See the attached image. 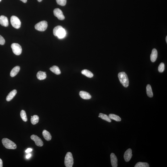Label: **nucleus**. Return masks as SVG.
<instances>
[{
	"label": "nucleus",
	"instance_id": "f8f14e48",
	"mask_svg": "<svg viewBox=\"0 0 167 167\" xmlns=\"http://www.w3.org/2000/svg\"><path fill=\"white\" fill-rule=\"evenodd\" d=\"M0 24L3 26L7 27L9 25V21L7 17L4 16H0Z\"/></svg>",
	"mask_w": 167,
	"mask_h": 167
},
{
	"label": "nucleus",
	"instance_id": "7ed1b4c3",
	"mask_svg": "<svg viewBox=\"0 0 167 167\" xmlns=\"http://www.w3.org/2000/svg\"><path fill=\"white\" fill-rule=\"evenodd\" d=\"M2 143L4 146L9 149H15L17 145L15 143L8 138H4L2 140Z\"/></svg>",
	"mask_w": 167,
	"mask_h": 167
},
{
	"label": "nucleus",
	"instance_id": "393cba45",
	"mask_svg": "<svg viewBox=\"0 0 167 167\" xmlns=\"http://www.w3.org/2000/svg\"><path fill=\"white\" fill-rule=\"evenodd\" d=\"M135 167H149V164L147 162H139L137 163Z\"/></svg>",
	"mask_w": 167,
	"mask_h": 167
},
{
	"label": "nucleus",
	"instance_id": "473e14b6",
	"mask_svg": "<svg viewBox=\"0 0 167 167\" xmlns=\"http://www.w3.org/2000/svg\"><path fill=\"white\" fill-rule=\"evenodd\" d=\"M20 1L24 3H26L27 1V0H20Z\"/></svg>",
	"mask_w": 167,
	"mask_h": 167
},
{
	"label": "nucleus",
	"instance_id": "f3484780",
	"mask_svg": "<svg viewBox=\"0 0 167 167\" xmlns=\"http://www.w3.org/2000/svg\"><path fill=\"white\" fill-rule=\"evenodd\" d=\"M20 67L19 66H16L13 68L10 72V76L12 77H15L18 74L20 70Z\"/></svg>",
	"mask_w": 167,
	"mask_h": 167
},
{
	"label": "nucleus",
	"instance_id": "f03ea898",
	"mask_svg": "<svg viewBox=\"0 0 167 167\" xmlns=\"http://www.w3.org/2000/svg\"><path fill=\"white\" fill-rule=\"evenodd\" d=\"M118 77L121 83L123 86L125 87H127L128 86L129 81L128 77L125 72H122L119 73L118 74Z\"/></svg>",
	"mask_w": 167,
	"mask_h": 167
},
{
	"label": "nucleus",
	"instance_id": "423d86ee",
	"mask_svg": "<svg viewBox=\"0 0 167 167\" xmlns=\"http://www.w3.org/2000/svg\"><path fill=\"white\" fill-rule=\"evenodd\" d=\"M11 23L13 27L16 29H19L21 26V22L19 18L15 16H13L11 18Z\"/></svg>",
	"mask_w": 167,
	"mask_h": 167
},
{
	"label": "nucleus",
	"instance_id": "7c9ffc66",
	"mask_svg": "<svg viewBox=\"0 0 167 167\" xmlns=\"http://www.w3.org/2000/svg\"><path fill=\"white\" fill-rule=\"evenodd\" d=\"M31 154H29L27 155L26 156V158L27 159H29L31 157Z\"/></svg>",
	"mask_w": 167,
	"mask_h": 167
},
{
	"label": "nucleus",
	"instance_id": "1a4fd4ad",
	"mask_svg": "<svg viewBox=\"0 0 167 167\" xmlns=\"http://www.w3.org/2000/svg\"><path fill=\"white\" fill-rule=\"evenodd\" d=\"M53 13L55 16L57 17L60 20H63L65 19L63 12L60 9L58 8L55 9L54 10Z\"/></svg>",
	"mask_w": 167,
	"mask_h": 167
},
{
	"label": "nucleus",
	"instance_id": "9b49d317",
	"mask_svg": "<svg viewBox=\"0 0 167 167\" xmlns=\"http://www.w3.org/2000/svg\"><path fill=\"white\" fill-rule=\"evenodd\" d=\"M110 161L112 166L113 167L118 166V159L115 154L112 153L110 155Z\"/></svg>",
	"mask_w": 167,
	"mask_h": 167
},
{
	"label": "nucleus",
	"instance_id": "39448f33",
	"mask_svg": "<svg viewBox=\"0 0 167 167\" xmlns=\"http://www.w3.org/2000/svg\"><path fill=\"white\" fill-rule=\"evenodd\" d=\"M48 24L46 21H42L37 24L35 26V28L38 31H45L47 27Z\"/></svg>",
	"mask_w": 167,
	"mask_h": 167
},
{
	"label": "nucleus",
	"instance_id": "c756f323",
	"mask_svg": "<svg viewBox=\"0 0 167 167\" xmlns=\"http://www.w3.org/2000/svg\"><path fill=\"white\" fill-rule=\"evenodd\" d=\"M33 149L31 148H28L26 150V153H29V152L32 151Z\"/></svg>",
	"mask_w": 167,
	"mask_h": 167
},
{
	"label": "nucleus",
	"instance_id": "72a5a7b5",
	"mask_svg": "<svg viewBox=\"0 0 167 167\" xmlns=\"http://www.w3.org/2000/svg\"><path fill=\"white\" fill-rule=\"evenodd\" d=\"M37 1H39V2H41L42 1V0H37Z\"/></svg>",
	"mask_w": 167,
	"mask_h": 167
},
{
	"label": "nucleus",
	"instance_id": "ddd939ff",
	"mask_svg": "<svg viewBox=\"0 0 167 167\" xmlns=\"http://www.w3.org/2000/svg\"><path fill=\"white\" fill-rule=\"evenodd\" d=\"M79 95L81 98L84 99H89L91 98V96L89 93L83 91L80 92Z\"/></svg>",
	"mask_w": 167,
	"mask_h": 167
},
{
	"label": "nucleus",
	"instance_id": "6e6552de",
	"mask_svg": "<svg viewBox=\"0 0 167 167\" xmlns=\"http://www.w3.org/2000/svg\"><path fill=\"white\" fill-rule=\"evenodd\" d=\"M32 140L35 141V144L37 146L42 147L43 145V143L40 138L35 135H33L31 136Z\"/></svg>",
	"mask_w": 167,
	"mask_h": 167
},
{
	"label": "nucleus",
	"instance_id": "f257e3e1",
	"mask_svg": "<svg viewBox=\"0 0 167 167\" xmlns=\"http://www.w3.org/2000/svg\"><path fill=\"white\" fill-rule=\"evenodd\" d=\"M53 33L55 36H57L59 39L64 38L66 35L65 30L60 26H56L54 29Z\"/></svg>",
	"mask_w": 167,
	"mask_h": 167
},
{
	"label": "nucleus",
	"instance_id": "cd10ccee",
	"mask_svg": "<svg viewBox=\"0 0 167 167\" xmlns=\"http://www.w3.org/2000/svg\"><path fill=\"white\" fill-rule=\"evenodd\" d=\"M58 4L62 6H64L66 5L67 0H56Z\"/></svg>",
	"mask_w": 167,
	"mask_h": 167
},
{
	"label": "nucleus",
	"instance_id": "aec40b11",
	"mask_svg": "<svg viewBox=\"0 0 167 167\" xmlns=\"http://www.w3.org/2000/svg\"><path fill=\"white\" fill-rule=\"evenodd\" d=\"M81 73L82 74L86 76L87 77H89V78H92L94 76V75H93V73L90 71L88 70H83L82 71Z\"/></svg>",
	"mask_w": 167,
	"mask_h": 167
},
{
	"label": "nucleus",
	"instance_id": "a878e982",
	"mask_svg": "<svg viewBox=\"0 0 167 167\" xmlns=\"http://www.w3.org/2000/svg\"><path fill=\"white\" fill-rule=\"evenodd\" d=\"M20 115L21 118L24 122L27 121V118L26 116L25 111L24 110H22L21 112Z\"/></svg>",
	"mask_w": 167,
	"mask_h": 167
},
{
	"label": "nucleus",
	"instance_id": "f704fd0d",
	"mask_svg": "<svg viewBox=\"0 0 167 167\" xmlns=\"http://www.w3.org/2000/svg\"><path fill=\"white\" fill-rule=\"evenodd\" d=\"M165 40H166V43H167V36H166V38H165Z\"/></svg>",
	"mask_w": 167,
	"mask_h": 167
},
{
	"label": "nucleus",
	"instance_id": "4be33fe9",
	"mask_svg": "<svg viewBox=\"0 0 167 167\" xmlns=\"http://www.w3.org/2000/svg\"><path fill=\"white\" fill-rule=\"evenodd\" d=\"M109 117L110 119H113L117 122H120L121 120V119L119 116L114 114H110L109 115Z\"/></svg>",
	"mask_w": 167,
	"mask_h": 167
},
{
	"label": "nucleus",
	"instance_id": "c9c22d12",
	"mask_svg": "<svg viewBox=\"0 0 167 167\" xmlns=\"http://www.w3.org/2000/svg\"><path fill=\"white\" fill-rule=\"evenodd\" d=\"M2 1V0H0V2H1V1Z\"/></svg>",
	"mask_w": 167,
	"mask_h": 167
},
{
	"label": "nucleus",
	"instance_id": "0eeeda50",
	"mask_svg": "<svg viewBox=\"0 0 167 167\" xmlns=\"http://www.w3.org/2000/svg\"><path fill=\"white\" fill-rule=\"evenodd\" d=\"M11 48L13 53L16 55L19 56L22 53V47L19 44L17 43H13L11 45Z\"/></svg>",
	"mask_w": 167,
	"mask_h": 167
},
{
	"label": "nucleus",
	"instance_id": "a211bd4d",
	"mask_svg": "<svg viewBox=\"0 0 167 167\" xmlns=\"http://www.w3.org/2000/svg\"><path fill=\"white\" fill-rule=\"evenodd\" d=\"M43 137L47 141H50L52 139V137L50 133L48 131L44 130L43 132Z\"/></svg>",
	"mask_w": 167,
	"mask_h": 167
},
{
	"label": "nucleus",
	"instance_id": "6ab92c4d",
	"mask_svg": "<svg viewBox=\"0 0 167 167\" xmlns=\"http://www.w3.org/2000/svg\"><path fill=\"white\" fill-rule=\"evenodd\" d=\"M50 70L51 71L55 74L59 75L61 74V71L59 68L56 66H53L50 68Z\"/></svg>",
	"mask_w": 167,
	"mask_h": 167
},
{
	"label": "nucleus",
	"instance_id": "20e7f679",
	"mask_svg": "<svg viewBox=\"0 0 167 167\" xmlns=\"http://www.w3.org/2000/svg\"><path fill=\"white\" fill-rule=\"evenodd\" d=\"M74 163V159L73 155L70 152L67 153L64 159V164L66 167H73Z\"/></svg>",
	"mask_w": 167,
	"mask_h": 167
},
{
	"label": "nucleus",
	"instance_id": "5701e85b",
	"mask_svg": "<svg viewBox=\"0 0 167 167\" xmlns=\"http://www.w3.org/2000/svg\"><path fill=\"white\" fill-rule=\"evenodd\" d=\"M100 118L103 120L107 121L109 122H111V121L109 116H108L107 115H105V114L102 113H100L99 114V115L98 116Z\"/></svg>",
	"mask_w": 167,
	"mask_h": 167
},
{
	"label": "nucleus",
	"instance_id": "2eb2a0df",
	"mask_svg": "<svg viewBox=\"0 0 167 167\" xmlns=\"http://www.w3.org/2000/svg\"><path fill=\"white\" fill-rule=\"evenodd\" d=\"M17 93V91L16 89H14V90L10 92L6 97V100L7 101L9 102V101L11 100L15 96Z\"/></svg>",
	"mask_w": 167,
	"mask_h": 167
},
{
	"label": "nucleus",
	"instance_id": "412c9836",
	"mask_svg": "<svg viewBox=\"0 0 167 167\" xmlns=\"http://www.w3.org/2000/svg\"><path fill=\"white\" fill-rule=\"evenodd\" d=\"M146 93L147 95L150 98H152L153 96V92H152L151 87L149 84L147 85Z\"/></svg>",
	"mask_w": 167,
	"mask_h": 167
},
{
	"label": "nucleus",
	"instance_id": "bb28decb",
	"mask_svg": "<svg viewBox=\"0 0 167 167\" xmlns=\"http://www.w3.org/2000/svg\"><path fill=\"white\" fill-rule=\"evenodd\" d=\"M165 69V65L163 63H161L159 65L158 68V71L160 73H162Z\"/></svg>",
	"mask_w": 167,
	"mask_h": 167
},
{
	"label": "nucleus",
	"instance_id": "c85d7f7f",
	"mask_svg": "<svg viewBox=\"0 0 167 167\" xmlns=\"http://www.w3.org/2000/svg\"><path fill=\"white\" fill-rule=\"evenodd\" d=\"M5 43V40L3 37L0 35V44L4 45Z\"/></svg>",
	"mask_w": 167,
	"mask_h": 167
},
{
	"label": "nucleus",
	"instance_id": "9d476101",
	"mask_svg": "<svg viewBox=\"0 0 167 167\" xmlns=\"http://www.w3.org/2000/svg\"><path fill=\"white\" fill-rule=\"evenodd\" d=\"M132 150L131 148H129L126 150L124 153V158L126 162H128L132 157Z\"/></svg>",
	"mask_w": 167,
	"mask_h": 167
},
{
	"label": "nucleus",
	"instance_id": "4468645a",
	"mask_svg": "<svg viewBox=\"0 0 167 167\" xmlns=\"http://www.w3.org/2000/svg\"><path fill=\"white\" fill-rule=\"evenodd\" d=\"M157 57V50L153 49L152 50V53L150 55V60L152 62L156 61Z\"/></svg>",
	"mask_w": 167,
	"mask_h": 167
},
{
	"label": "nucleus",
	"instance_id": "b1692460",
	"mask_svg": "<svg viewBox=\"0 0 167 167\" xmlns=\"http://www.w3.org/2000/svg\"><path fill=\"white\" fill-rule=\"evenodd\" d=\"M39 117L37 115H34L31 116V123L35 125L39 122Z\"/></svg>",
	"mask_w": 167,
	"mask_h": 167
},
{
	"label": "nucleus",
	"instance_id": "2f4dec72",
	"mask_svg": "<svg viewBox=\"0 0 167 167\" xmlns=\"http://www.w3.org/2000/svg\"><path fill=\"white\" fill-rule=\"evenodd\" d=\"M3 167V161L0 158V167Z\"/></svg>",
	"mask_w": 167,
	"mask_h": 167
},
{
	"label": "nucleus",
	"instance_id": "dca6fc26",
	"mask_svg": "<svg viewBox=\"0 0 167 167\" xmlns=\"http://www.w3.org/2000/svg\"><path fill=\"white\" fill-rule=\"evenodd\" d=\"M37 77L38 79L40 80L45 79L47 77L46 72L40 71L37 73Z\"/></svg>",
	"mask_w": 167,
	"mask_h": 167
}]
</instances>
